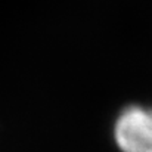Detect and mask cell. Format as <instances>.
I'll list each match as a JSON object with an SVG mask.
<instances>
[{"mask_svg": "<svg viewBox=\"0 0 152 152\" xmlns=\"http://www.w3.org/2000/svg\"><path fill=\"white\" fill-rule=\"evenodd\" d=\"M114 133L123 152H152V109L129 106L118 117Z\"/></svg>", "mask_w": 152, "mask_h": 152, "instance_id": "6da1fadb", "label": "cell"}]
</instances>
